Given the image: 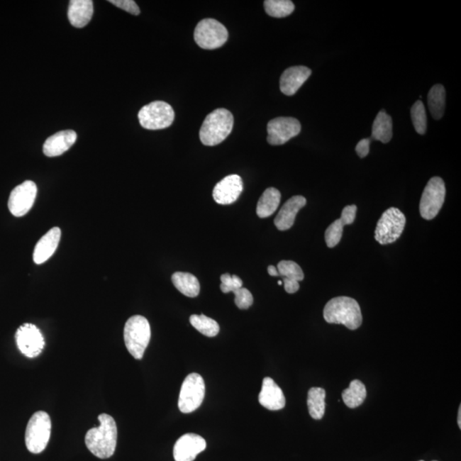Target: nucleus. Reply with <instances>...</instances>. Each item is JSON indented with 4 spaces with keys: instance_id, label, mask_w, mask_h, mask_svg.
Instances as JSON below:
<instances>
[{
    "instance_id": "1",
    "label": "nucleus",
    "mask_w": 461,
    "mask_h": 461,
    "mask_svg": "<svg viewBox=\"0 0 461 461\" xmlns=\"http://www.w3.org/2000/svg\"><path fill=\"white\" fill-rule=\"evenodd\" d=\"M100 426L87 431L85 438L86 445L96 457L108 459L115 454L117 443L116 423L111 415L100 414Z\"/></svg>"
},
{
    "instance_id": "2",
    "label": "nucleus",
    "mask_w": 461,
    "mask_h": 461,
    "mask_svg": "<svg viewBox=\"0 0 461 461\" xmlns=\"http://www.w3.org/2000/svg\"><path fill=\"white\" fill-rule=\"evenodd\" d=\"M324 318L329 324H341L356 330L362 324V310L357 301L349 296H338L325 306Z\"/></svg>"
},
{
    "instance_id": "3",
    "label": "nucleus",
    "mask_w": 461,
    "mask_h": 461,
    "mask_svg": "<svg viewBox=\"0 0 461 461\" xmlns=\"http://www.w3.org/2000/svg\"><path fill=\"white\" fill-rule=\"evenodd\" d=\"M233 116L226 109L209 113L200 129V140L204 145L215 146L228 137L233 128Z\"/></svg>"
},
{
    "instance_id": "4",
    "label": "nucleus",
    "mask_w": 461,
    "mask_h": 461,
    "mask_svg": "<svg viewBox=\"0 0 461 461\" xmlns=\"http://www.w3.org/2000/svg\"><path fill=\"white\" fill-rule=\"evenodd\" d=\"M152 332L148 318L141 316H134L126 322L124 328L125 345L133 357L136 360L143 358L148 348Z\"/></svg>"
},
{
    "instance_id": "5",
    "label": "nucleus",
    "mask_w": 461,
    "mask_h": 461,
    "mask_svg": "<svg viewBox=\"0 0 461 461\" xmlns=\"http://www.w3.org/2000/svg\"><path fill=\"white\" fill-rule=\"evenodd\" d=\"M52 421L49 414L39 411L33 415L27 426L25 442L29 452L40 454L45 450L51 437Z\"/></svg>"
},
{
    "instance_id": "6",
    "label": "nucleus",
    "mask_w": 461,
    "mask_h": 461,
    "mask_svg": "<svg viewBox=\"0 0 461 461\" xmlns=\"http://www.w3.org/2000/svg\"><path fill=\"white\" fill-rule=\"evenodd\" d=\"M406 217L400 209L389 208L383 213L375 230V240L380 245L393 244L404 233Z\"/></svg>"
},
{
    "instance_id": "7",
    "label": "nucleus",
    "mask_w": 461,
    "mask_h": 461,
    "mask_svg": "<svg viewBox=\"0 0 461 461\" xmlns=\"http://www.w3.org/2000/svg\"><path fill=\"white\" fill-rule=\"evenodd\" d=\"M138 121L145 129L160 130L170 127L174 120V111L169 104L154 101L141 109Z\"/></svg>"
},
{
    "instance_id": "8",
    "label": "nucleus",
    "mask_w": 461,
    "mask_h": 461,
    "mask_svg": "<svg viewBox=\"0 0 461 461\" xmlns=\"http://www.w3.org/2000/svg\"><path fill=\"white\" fill-rule=\"evenodd\" d=\"M228 39V29L217 20L206 18L201 21L195 28L196 45L205 50L221 48Z\"/></svg>"
},
{
    "instance_id": "9",
    "label": "nucleus",
    "mask_w": 461,
    "mask_h": 461,
    "mask_svg": "<svg viewBox=\"0 0 461 461\" xmlns=\"http://www.w3.org/2000/svg\"><path fill=\"white\" fill-rule=\"evenodd\" d=\"M205 395V384L202 376L191 374L184 380L180 389L178 406L180 412H194L203 404Z\"/></svg>"
},
{
    "instance_id": "10",
    "label": "nucleus",
    "mask_w": 461,
    "mask_h": 461,
    "mask_svg": "<svg viewBox=\"0 0 461 461\" xmlns=\"http://www.w3.org/2000/svg\"><path fill=\"white\" fill-rule=\"evenodd\" d=\"M446 188L442 178H431L427 183L420 204L421 215L426 220H433L438 215L445 200Z\"/></svg>"
},
{
    "instance_id": "11",
    "label": "nucleus",
    "mask_w": 461,
    "mask_h": 461,
    "mask_svg": "<svg viewBox=\"0 0 461 461\" xmlns=\"http://www.w3.org/2000/svg\"><path fill=\"white\" fill-rule=\"evenodd\" d=\"M16 342L19 350L28 358L40 355L45 345L40 330L29 323L21 326L16 331Z\"/></svg>"
},
{
    "instance_id": "12",
    "label": "nucleus",
    "mask_w": 461,
    "mask_h": 461,
    "mask_svg": "<svg viewBox=\"0 0 461 461\" xmlns=\"http://www.w3.org/2000/svg\"><path fill=\"white\" fill-rule=\"evenodd\" d=\"M37 191L36 184L31 180H26L16 187L8 201V207L12 215L16 217L27 215L35 202Z\"/></svg>"
},
{
    "instance_id": "13",
    "label": "nucleus",
    "mask_w": 461,
    "mask_h": 461,
    "mask_svg": "<svg viewBox=\"0 0 461 461\" xmlns=\"http://www.w3.org/2000/svg\"><path fill=\"white\" fill-rule=\"evenodd\" d=\"M299 121L293 117H278L267 124V142L272 145L287 143L301 132Z\"/></svg>"
},
{
    "instance_id": "14",
    "label": "nucleus",
    "mask_w": 461,
    "mask_h": 461,
    "mask_svg": "<svg viewBox=\"0 0 461 461\" xmlns=\"http://www.w3.org/2000/svg\"><path fill=\"white\" fill-rule=\"evenodd\" d=\"M243 190H244V183L240 176L230 174L217 183L213 188V198L217 204H232L240 198Z\"/></svg>"
},
{
    "instance_id": "15",
    "label": "nucleus",
    "mask_w": 461,
    "mask_h": 461,
    "mask_svg": "<svg viewBox=\"0 0 461 461\" xmlns=\"http://www.w3.org/2000/svg\"><path fill=\"white\" fill-rule=\"evenodd\" d=\"M206 441L199 435H183L176 442L174 448L175 461H194L201 452L206 448Z\"/></svg>"
},
{
    "instance_id": "16",
    "label": "nucleus",
    "mask_w": 461,
    "mask_h": 461,
    "mask_svg": "<svg viewBox=\"0 0 461 461\" xmlns=\"http://www.w3.org/2000/svg\"><path fill=\"white\" fill-rule=\"evenodd\" d=\"M311 74L312 71L308 67H291V68L284 70L282 77H280V91L287 96L294 95Z\"/></svg>"
},
{
    "instance_id": "17",
    "label": "nucleus",
    "mask_w": 461,
    "mask_h": 461,
    "mask_svg": "<svg viewBox=\"0 0 461 461\" xmlns=\"http://www.w3.org/2000/svg\"><path fill=\"white\" fill-rule=\"evenodd\" d=\"M77 140V133L73 130L57 132L45 140L43 152L46 157L61 156L70 150Z\"/></svg>"
},
{
    "instance_id": "18",
    "label": "nucleus",
    "mask_w": 461,
    "mask_h": 461,
    "mask_svg": "<svg viewBox=\"0 0 461 461\" xmlns=\"http://www.w3.org/2000/svg\"><path fill=\"white\" fill-rule=\"evenodd\" d=\"M259 402L268 410L277 411L284 409L287 401L282 389L274 379L267 377L263 379L262 391L259 394Z\"/></svg>"
},
{
    "instance_id": "19",
    "label": "nucleus",
    "mask_w": 461,
    "mask_h": 461,
    "mask_svg": "<svg viewBox=\"0 0 461 461\" xmlns=\"http://www.w3.org/2000/svg\"><path fill=\"white\" fill-rule=\"evenodd\" d=\"M61 238L60 228H53L49 230L43 237L38 241L35 250H33V262L42 264L48 261L55 253Z\"/></svg>"
},
{
    "instance_id": "20",
    "label": "nucleus",
    "mask_w": 461,
    "mask_h": 461,
    "mask_svg": "<svg viewBox=\"0 0 461 461\" xmlns=\"http://www.w3.org/2000/svg\"><path fill=\"white\" fill-rule=\"evenodd\" d=\"M307 200L303 196H294L289 199L277 215L274 225L279 230H287L294 225L296 216L301 209H303Z\"/></svg>"
},
{
    "instance_id": "21",
    "label": "nucleus",
    "mask_w": 461,
    "mask_h": 461,
    "mask_svg": "<svg viewBox=\"0 0 461 461\" xmlns=\"http://www.w3.org/2000/svg\"><path fill=\"white\" fill-rule=\"evenodd\" d=\"M94 15V2L91 0H72L70 2L68 18L72 26L78 28L87 26Z\"/></svg>"
},
{
    "instance_id": "22",
    "label": "nucleus",
    "mask_w": 461,
    "mask_h": 461,
    "mask_svg": "<svg viewBox=\"0 0 461 461\" xmlns=\"http://www.w3.org/2000/svg\"><path fill=\"white\" fill-rule=\"evenodd\" d=\"M172 282L177 290L188 297L199 295L200 284L199 279L190 272H177L172 275Z\"/></svg>"
},
{
    "instance_id": "23",
    "label": "nucleus",
    "mask_w": 461,
    "mask_h": 461,
    "mask_svg": "<svg viewBox=\"0 0 461 461\" xmlns=\"http://www.w3.org/2000/svg\"><path fill=\"white\" fill-rule=\"evenodd\" d=\"M280 200L282 194L278 189L274 187L267 188L258 201L257 216L260 218H267L274 215L279 206Z\"/></svg>"
},
{
    "instance_id": "24",
    "label": "nucleus",
    "mask_w": 461,
    "mask_h": 461,
    "mask_svg": "<svg viewBox=\"0 0 461 461\" xmlns=\"http://www.w3.org/2000/svg\"><path fill=\"white\" fill-rule=\"evenodd\" d=\"M392 118L384 110L381 111L376 116L374 124H372V140H379L383 143H389L391 140Z\"/></svg>"
},
{
    "instance_id": "25",
    "label": "nucleus",
    "mask_w": 461,
    "mask_h": 461,
    "mask_svg": "<svg viewBox=\"0 0 461 461\" xmlns=\"http://www.w3.org/2000/svg\"><path fill=\"white\" fill-rule=\"evenodd\" d=\"M428 106L435 120H440L444 115L446 104V91L443 86L435 85L428 94Z\"/></svg>"
},
{
    "instance_id": "26",
    "label": "nucleus",
    "mask_w": 461,
    "mask_h": 461,
    "mask_svg": "<svg viewBox=\"0 0 461 461\" xmlns=\"http://www.w3.org/2000/svg\"><path fill=\"white\" fill-rule=\"evenodd\" d=\"M326 396L324 389L313 387L308 393V408L310 416L313 420H321L326 411Z\"/></svg>"
},
{
    "instance_id": "27",
    "label": "nucleus",
    "mask_w": 461,
    "mask_h": 461,
    "mask_svg": "<svg viewBox=\"0 0 461 461\" xmlns=\"http://www.w3.org/2000/svg\"><path fill=\"white\" fill-rule=\"evenodd\" d=\"M367 397V389L362 382L355 379L352 381L350 387L342 393L343 402L348 408L355 409L362 405Z\"/></svg>"
},
{
    "instance_id": "28",
    "label": "nucleus",
    "mask_w": 461,
    "mask_h": 461,
    "mask_svg": "<svg viewBox=\"0 0 461 461\" xmlns=\"http://www.w3.org/2000/svg\"><path fill=\"white\" fill-rule=\"evenodd\" d=\"M190 322L191 326L204 336L213 338L217 336L220 332L219 324L213 318L207 317L204 314H201V316L192 314L190 317Z\"/></svg>"
},
{
    "instance_id": "29",
    "label": "nucleus",
    "mask_w": 461,
    "mask_h": 461,
    "mask_svg": "<svg viewBox=\"0 0 461 461\" xmlns=\"http://www.w3.org/2000/svg\"><path fill=\"white\" fill-rule=\"evenodd\" d=\"M264 8L267 15L276 18H286L295 10L294 4L290 0H266Z\"/></svg>"
},
{
    "instance_id": "30",
    "label": "nucleus",
    "mask_w": 461,
    "mask_h": 461,
    "mask_svg": "<svg viewBox=\"0 0 461 461\" xmlns=\"http://www.w3.org/2000/svg\"><path fill=\"white\" fill-rule=\"evenodd\" d=\"M279 276L282 279L292 280V282H300L304 279V274L299 264L292 261H282L279 262L278 267Z\"/></svg>"
},
{
    "instance_id": "31",
    "label": "nucleus",
    "mask_w": 461,
    "mask_h": 461,
    "mask_svg": "<svg viewBox=\"0 0 461 461\" xmlns=\"http://www.w3.org/2000/svg\"><path fill=\"white\" fill-rule=\"evenodd\" d=\"M411 117L416 132L421 135H424L427 129V116L424 104L421 100L415 102L411 109Z\"/></svg>"
},
{
    "instance_id": "32",
    "label": "nucleus",
    "mask_w": 461,
    "mask_h": 461,
    "mask_svg": "<svg viewBox=\"0 0 461 461\" xmlns=\"http://www.w3.org/2000/svg\"><path fill=\"white\" fill-rule=\"evenodd\" d=\"M345 225L343 224V222L341 219L336 220L333 223L331 224L328 226V228L326 229L325 233V238L326 245L329 248H333V247L337 246L340 242L343 233V226Z\"/></svg>"
},
{
    "instance_id": "33",
    "label": "nucleus",
    "mask_w": 461,
    "mask_h": 461,
    "mask_svg": "<svg viewBox=\"0 0 461 461\" xmlns=\"http://www.w3.org/2000/svg\"><path fill=\"white\" fill-rule=\"evenodd\" d=\"M233 293L235 295V304L238 309H248L253 304V296L248 289L238 288Z\"/></svg>"
},
{
    "instance_id": "34",
    "label": "nucleus",
    "mask_w": 461,
    "mask_h": 461,
    "mask_svg": "<svg viewBox=\"0 0 461 461\" xmlns=\"http://www.w3.org/2000/svg\"><path fill=\"white\" fill-rule=\"evenodd\" d=\"M221 290L223 293L233 292L236 289L243 287V282L240 277L224 274L221 276Z\"/></svg>"
},
{
    "instance_id": "35",
    "label": "nucleus",
    "mask_w": 461,
    "mask_h": 461,
    "mask_svg": "<svg viewBox=\"0 0 461 461\" xmlns=\"http://www.w3.org/2000/svg\"><path fill=\"white\" fill-rule=\"evenodd\" d=\"M120 9L128 12V13L138 16L140 14V7L133 0H110L109 1Z\"/></svg>"
},
{
    "instance_id": "36",
    "label": "nucleus",
    "mask_w": 461,
    "mask_h": 461,
    "mask_svg": "<svg viewBox=\"0 0 461 461\" xmlns=\"http://www.w3.org/2000/svg\"><path fill=\"white\" fill-rule=\"evenodd\" d=\"M356 211H357V207H356L355 205H349V206H346L343 209L340 218L343 224L346 226L354 223Z\"/></svg>"
},
{
    "instance_id": "37",
    "label": "nucleus",
    "mask_w": 461,
    "mask_h": 461,
    "mask_svg": "<svg viewBox=\"0 0 461 461\" xmlns=\"http://www.w3.org/2000/svg\"><path fill=\"white\" fill-rule=\"evenodd\" d=\"M371 141L372 138H363L356 145L355 150L360 158L366 157L369 152H370Z\"/></svg>"
},
{
    "instance_id": "38",
    "label": "nucleus",
    "mask_w": 461,
    "mask_h": 461,
    "mask_svg": "<svg viewBox=\"0 0 461 461\" xmlns=\"http://www.w3.org/2000/svg\"><path fill=\"white\" fill-rule=\"evenodd\" d=\"M267 272H268V274H270L272 277H279L278 270H277V267H275L274 266L270 265V267H268Z\"/></svg>"
},
{
    "instance_id": "39",
    "label": "nucleus",
    "mask_w": 461,
    "mask_h": 461,
    "mask_svg": "<svg viewBox=\"0 0 461 461\" xmlns=\"http://www.w3.org/2000/svg\"><path fill=\"white\" fill-rule=\"evenodd\" d=\"M458 425L460 428H461V406H460L458 411Z\"/></svg>"
},
{
    "instance_id": "40",
    "label": "nucleus",
    "mask_w": 461,
    "mask_h": 461,
    "mask_svg": "<svg viewBox=\"0 0 461 461\" xmlns=\"http://www.w3.org/2000/svg\"><path fill=\"white\" fill-rule=\"evenodd\" d=\"M278 284H279V286H282V284H283L282 280H279Z\"/></svg>"
},
{
    "instance_id": "41",
    "label": "nucleus",
    "mask_w": 461,
    "mask_h": 461,
    "mask_svg": "<svg viewBox=\"0 0 461 461\" xmlns=\"http://www.w3.org/2000/svg\"><path fill=\"white\" fill-rule=\"evenodd\" d=\"M420 461H425V460H420ZM433 461H437V460H433Z\"/></svg>"
}]
</instances>
